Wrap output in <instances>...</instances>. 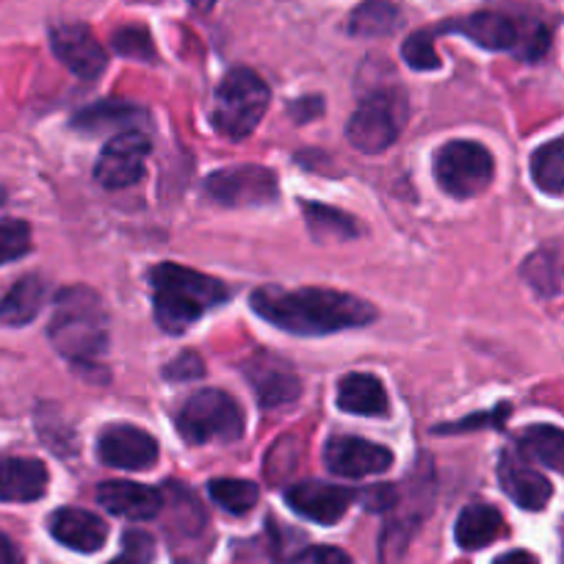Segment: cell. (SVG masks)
I'll use <instances>...</instances> for the list:
<instances>
[{
	"label": "cell",
	"instance_id": "obj_1",
	"mask_svg": "<svg viewBox=\"0 0 564 564\" xmlns=\"http://www.w3.org/2000/svg\"><path fill=\"white\" fill-rule=\"evenodd\" d=\"M249 305L263 322L305 338L366 327L377 318V307L371 302L327 289L282 291L276 285H265L254 291Z\"/></svg>",
	"mask_w": 564,
	"mask_h": 564
},
{
	"label": "cell",
	"instance_id": "obj_2",
	"mask_svg": "<svg viewBox=\"0 0 564 564\" xmlns=\"http://www.w3.org/2000/svg\"><path fill=\"white\" fill-rule=\"evenodd\" d=\"M150 282H153L155 322L172 335L186 333L210 307L230 300L225 282L177 263L155 265L150 271Z\"/></svg>",
	"mask_w": 564,
	"mask_h": 564
},
{
	"label": "cell",
	"instance_id": "obj_3",
	"mask_svg": "<svg viewBox=\"0 0 564 564\" xmlns=\"http://www.w3.org/2000/svg\"><path fill=\"white\" fill-rule=\"evenodd\" d=\"M47 338L64 360L91 366L108 346V316L100 296L86 285H69L56 296Z\"/></svg>",
	"mask_w": 564,
	"mask_h": 564
},
{
	"label": "cell",
	"instance_id": "obj_4",
	"mask_svg": "<svg viewBox=\"0 0 564 564\" xmlns=\"http://www.w3.org/2000/svg\"><path fill=\"white\" fill-rule=\"evenodd\" d=\"M441 31L463 34L465 40L485 47V51L514 53L525 62H536L551 45V31L545 25L536 23V20L509 18L503 12H476L470 18L441 25V29H435V34H441Z\"/></svg>",
	"mask_w": 564,
	"mask_h": 564
},
{
	"label": "cell",
	"instance_id": "obj_5",
	"mask_svg": "<svg viewBox=\"0 0 564 564\" xmlns=\"http://www.w3.org/2000/svg\"><path fill=\"white\" fill-rule=\"evenodd\" d=\"M271 91L258 73L247 67L230 69L216 89L214 124L227 139H247L269 111Z\"/></svg>",
	"mask_w": 564,
	"mask_h": 564
},
{
	"label": "cell",
	"instance_id": "obj_6",
	"mask_svg": "<svg viewBox=\"0 0 564 564\" xmlns=\"http://www.w3.org/2000/svg\"><path fill=\"white\" fill-rule=\"evenodd\" d=\"M177 432L194 446L210 441H238L243 435V412L225 390H199L177 412Z\"/></svg>",
	"mask_w": 564,
	"mask_h": 564
},
{
	"label": "cell",
	"instance_id": "obj_7",
	"mask_svg": "<svg viewBox=\"0 0 564 564\" xmlns=\"http://www.w3.org/2000/svg\"><path fill=\"white\" fill-rule=\"evenodd\" d=\"M406 117V100L399 89H379L346 122V139L366 155H379L395 144Z\"/></svg>",
	"mask_w": 564,
	"mask_h": 564
},
{
	"label": "cell",
	"instance_id": "obj_8",
	"mask_svg": "<svg viewBox=\"0 0 564 564\" xmlns=\"http://www.w3.org/2000/svg\"><path fill=\"white\" fill-rule=\"evenodd\" d=\"M496 175V161L479 141H448L435 155V181L457 199L479 197Z\"/></svg>",
	"mask_w": 564,
	"mask_h": 564
},
{
	"label": "cell",
	"instance_id": "obj_9",
	"mask_svg": "<svg viewBox=\"0 0 564 564\" xmlns=\"http://www.w3.org/2000/svg\"><path fill=\"white\" fill-rule=\"evenodd\" d=\"M205 192L214 203L227 205V208H258L276 199V177L265 166L243 164L227 166V170L214 172L205 181Z\"/></svg>",
	"mask_w": 564,
	"mask_h": 564
},
{
	"label": "cell",
	"instance_id": "obj_10",
	"mask_svg": "<svg viewBox=\"0 0 564 564\" xmlns=\"http://www.w3.org/2000/svg\"><path fill=\"white\" fill-rule=\"evenodd\" d=\"M150 155V139L141 130H122L106 141L100 159L95 166V181L102 188H130L144 177V166H148Z\"/></svg>",
	"mask_w": 564,
	"mask_h": 564
},
{
	"label": "cell",
	"instance_id": "obj_11",
	"mask_svg": "<svg viewBox=\"0 0 564 564\" xmlns=\"http://www.w3.org/2000/svg\"><path fill=\"white\" fill-rule=\"evenodd\" d=\"M243 377L252 384L258 404L265 406V410L294 404L302 393V382L294 368L282 357L271 355V351H254L243 362Z\"/></svg>",
	"mask_w": 564,
	"mask_h": 564
},
{
	"label": "cell",
	"instance_id": "obj_12",
	"mask_svg": "<svg viewBox=\"0 0 564 564\" xmlns=\"http://www.w3.org/2000/svg\"><path fill=\"white\" fill-rule=\"evenodd\" d=\"M97 457L119 470H148L159 459V441L139 426L113 423L97 441Z\"/></svg>",
	"mask_w": 564,
	"mask_h": 564
},
{
	"label": "cell",
	"instance_id": "obj_13",
	"mask_svg": "<svg viewBox=\"0 0 564 564\" xmlns=\"http://www.w3.org/2000/svg\"><path fill=\"white\" fill-rule=\"evenodd\" d=\"M51 47L58 62L73 75L84 80H95L106 73V47L100 45L91 29L80 23H64L51 31Z\"/></svg>",
	"mask_w": 564,
	"mask_h": 564
},
{
	"label": "cell",
	"instance_id": "obj_14",
	"mask_svg": "<svg viewBox=\"0 0 564 564\" xmlns=\"http://www.w3.org/2000/svg\"><path fill=\"white\" fill-rule=\"evenodd\" d=\"M324 463L335 476L344 479H362V476H377L390 470L393 452L379 443L362 441L355 435H338L324 448Z\"/></svg>",
	"mask_w": 564,
	"mask_h": 564
},
{
	"label": "cell",
	"instance_id": "obj_15",
	"mask_svg": "<svg viewBox=\"0 0 564 564\" xmlns=\"http://www.w3.org/2000/svg\"><path fill=\"white\" fill-rule=\"evenodd\" d=\"M285 501L302 518L313 520V523L333 525L349 512L355 492L346 490L340 485H327V481H300V485L289 487Z\"/></svg>",
	"mask_w": 564,
	"mask_h": 564
},
{
	"label": "cell",
	"instance_id": "obj_16",
	"mask_svg": "<svg viewBox=\"0 0 564 564\" xmlns=\"http://www.w3.org/2000/svg\"><path fill=\"white\" fill-rule=\"evenodd\" d=\"M498 485H501V490L520 509H529V512L545 509L553 496L551 481L512 452L501 454V463H498Z\"/></svg>",
	"mask_w": 564,
	"mask_h": 564
},
{
	"label": "cell",
	"instance_id": "obj_17",
	"mask_svg": "<svg viewBox=\"0 0 564 564\" xmlns=\"http://www.w3.org/2000/svg\"><path fill=\"white\" fill-rule=\"evenodd\" d=\"M47 529H51L53 540L78 553L100 551L108 536V525L95 512H86V509L75 507L56 509L51 514V520H47Z\"/></svg>",
	"mask_w": 564,
	"mask_h": 564
},
{
	"label": "cell",
	"instance_id": "obj_18",
	"mask_svg": "<svg viewBox=\"0 0 564 564\" xmlns=\"http://www.w3.org/2000/svg\"><path fill=\"white\" fill-rule=\"evenodd\" d=\"M97 503L117 518L150 520L164 509V496L155 487L135 481H102L97 487Z\"/></svg>",
	"mask_w": 564,
	"mask_h": 564
},
{
	"label": "cell",
	"instance_id": "obj_19",
	"mask_svg": "<svg viewBox=\"0 0 564 564\" xmlns=\"http://www.w3.org/2000/svg\"><path fill=\"white\" fill-rule=\"evenodd\" d=\"M45 463L31 457H9L0 463V501L29 503L40 501L47 492Z\"/></svg>",
	"mask_w": 564,
	"mask_h": 564
},
{
	"label": "cell",
	"instance_id": "obj_20",
	"mask_svg": "<svg viewBox=\"0 0 564 564\" xmlns=\"http://www.w3.org/2000/svg\"><path fill=\"white\" fill-rule=\"evenodd\" d=\"M47 300V282L40 274H29L14 282V289L0 300V324L25 327L40 316Z\"/></svg>",
	"mask_w": 564,
	"mask_h": 564
},
{
	"label": "cell",
	"instance_id": "obj_21",
	"mask_svg": "<svg viewBox=\"0 0 564 564\" xmlns=\"http://www.w3.org/2000/svg\"><path fill=\"white\" fill-rule=\"evenodd\" d=\"M338 406L351 415H384L388 393L373 373H349L338 384Z\"/></svg>",
	"mask_w": 564,
	"mask_h": 564
},
{
	"label": "cell",
	"instance_id": "obj_22",
	"mask_svg": "<svg viewBox=\"0 0 564 564\" xmlns=\"http://www.w3.org/2000/svg\"><path fill=\"white\" fill-rule=\"evenodd\" d=\"M501 531L503 518L496 507H490V503H470V507L459 512L454 536H457V545L465 547V551H479V547L496 542Z\"/></svg>",
	"mask_w": 564,
	"mask_h": 564
},
{
	"label": "cell",
	"instance_id": "obj_23",
	"mask_svg": "<svg viewBox=\"0 0 564 564\" xmlns=\"http://www.w3.org/2000/svg\"><path fill=\"white\" fill-rule=\"evenodd\" d=\"M401 25V12L390 0H366L349 14V34L360 40L390 36Z\"/></svg>",
	"mask_w": 564,
	"mask_h": 564
},
{
	"label": "cell",
	"instance_id": "obj_24",
	"mask_svg": "<svg viewBox=\"0 0 564 564\" xmlns=\"http://www.w3.org/2000/svg\"><path fill=\"white\" fill-rule=\"evenodd\" d=\"M518 446L534 463L564 474V430L547 426V423H536V426L520 432Z\"/></svg>",
	"mask_w": 564,
	"mask_h": 564
},
{
	"label": "cell",
	"instance_id": "obj_25",
	"mask_svg": "<svg viewBox=\"0 0 564 564\" xmlns=\"http://www.w3.org/2000/svg\"><path fill=\"white\" fill-rule=\"evenodd\" d=\"M144 113L135 106L122 100H100L95 106L84 108L73 117V128L84 130V133H100L106 128H128L133 130L135 122H141Z\"/></svg>",
	"mask_w": 564,
	"mask_h": 564
},
{
	"label": "cell",
	"instance_id": "obj_26",
	"mask_svg": "<svg viewBox=\"0 0 564 564\" xmlns=\"http://www.w3.org/2000/svg\"><path fill=\"white\" fill-rule=\"evenodd\" d=\"M523 276L542 296H556L564 291V247L540 249L523 265Z\"/></svg>",
	"mask_w": 564,
	"mask_h": 564
},
{
	"label": "cell",
	"instance_id": "obj_27",
	"mask_svg": "<svg viewBox=\"0 0 564 564\" xmlns=\"http://www.w3.org/2000/svg\"><path fill=\"white\" fill-rule=\"evenodd\" d=\"M531 177L545 194H564V135L547 141L531 155Z\"/></svg>",
	"mask_w": 564,
	"mask_h": 564
},
{
	"label": "cell",
	"instance_id": "obj_28",
	"mask_svg": "<svg viewBox=\"0 0 564 564\" xmlns=\"http://www.w3.org/2000/svg\"><path fill=\"white\" fill-rule=\"evenodd\" d=\"M305 210V219L311 225V232L324 241V238H335V241H349V238H357L360 227L351 216H346L344 210H335L327 208V205H318V203H305L302 205Z\"/></svg>",
	"mask_w": 564,
	"mask_h": 564
},
{
	"label": "cell",
	"instance_id": "obj_29",
	"mask_svg": "<svg viewBox=\"0 0 564 564\" xmlns=\"http://www.w3.org/2000/svg\"><path fill=\"white\" fill-rule=\"evenodd\" d=\"M208 492H210V498H214L216 507L225 509V512H230V514L252 512L254 503H258V498H260V490L254 481L230 479V476L210 481Z\"/></svg>",
	"mask_w": 564,
	"mask_h": 564
},
{
	"label": "cell",
	"instance_id": "obj_30",
	"mask_svg": "<svg viewBox=\"0 0 564 564\" xmlns=\"http://www.w3.org/2000/svg\"><path fill=\"white\" fill-rule=\"evenodd\" d=\"M111 47L124 58H135V62H155V42L150 36L148 29H139V25H128V29H119L111 36Z\"/></svg>",
	"mask_w": 564,
	"mask_h": 564
},
{
	"label": "cell",
	"instance_id": "obj_31",
	"mask_svg": "<svg viewBox=\"0 0 564 564\" xmlns=\"http://www.w3.org/2000/svg\"><path fill=\"white\" fill-rule=\"evenodd\" d=\"M432 36H435V29L415 31V34L404 40V45H401V56H404V62L410 64L412 69L430 73V69L441 67V56H437Z\"/></svg>",
	"mask_w": 564,
	"mask_h": 564
},
{
	"label": "cell",
	"instance_id": "obj_32",
	"mask_svg": "<svg viewBox=\"0 0 564 564\" xmlns=\"http://www.w3.org/2000/svg\"><path fill=\"white\" fill-rule=\"evenodd\" d=\"M31 227L20 219H0V265L31 252Z\"/></svg>",
	"mask_w": 564,
	"mask_h": 564
},
{
	"label": "cell",
	"instance_id": "obj_33",
	"mask_svg": "<svg viewBox=\"0 0 564 564\" xmlns=\"http://www.w3.org/2000/svg\"><path fill=\"white\" fill-rule=\"evenodd\" d=\"M155 558V542L148 531L130 529L122 536V551L111 558L108 564H153Z\"/></svg>",
	"mask_w": 564,
	"mask_h": 564
},
{
	"label": "cell",
	"instance_id": "obj_34",
	"mask_svg": "<svg viewBox=\"0 0 564 564\" xmlns=\"http://www.w3.org/2000/svg\"><path fill=\"white\" fill-rule=\"evenodd\" d=\"M203 360L194 351H186V355H181L175 362L166 366V379H172V382H188L194 377H203Z\"/></svg>",
	"mask_w": 564,
	"mask_h": 564
},
{
	"label": "cell",
	"instance_id": "obj_35",
	"mask_svg": "<svg viewBox=\"0 0 564 564\" xmlns=\"http://www.w3.org/2000/svg\"><path fill=\"white\" fill-rule=\"evenodd\" d=\"M507 412L509 406H498L496 412H476L474 417H468V421H459V423H448V426H441L437 432H468V430H476V426H498V423L507 421Z\"/></svg>",
	"mask_w": 564,
	"mask_h": 564
},
{
	"label": "cell",
	"instance_id": "obj_36",
	"mask_svg": "<svg viewBox=\"0 0 564 564\" xmlns=\"http://www.w3.org/2000/svg\"><path fill=\"white\" fill-rule=\"evenodd\" d=\"M296 564H351V558L335 545H316L307 547V551L296 558Z\"/></svg>",
	"mask_w": 564,
	"mask_h": 564
},
{
	"label": "cell",
	"instance_id": "obj_37",
	"mask_svg": "<svg viewBox=\"0 0 564 564\" xmlns=\"http://www.w3.org/2000/svg\"><path fill=\"white\" fill-rule=\"evenodd\" d=\"M322 111V97H307V100H296L294 106H291V113H294L296 122H311V119H316Z\"/></svg>",
	"mask_w": 564,
	"mask_h": 564
},
{
	"label": "cell",
	"instance_id": "obj_38",
	"mask_svg": "<svg viewBox=\"0 0 564 564\" xmlns=\"http://www.w3.org/2000/svg\"><path fill=\"white\" fill-rule=\"evenodd\" d=\"M0 564H23V553L7 534H0Z\"/></svg>",
	"mask_w": 564,
	"mask_h": 564
},
{
	"label": "cell",
	"instance_id": "obj_39",
	"mask_svg": "<svg viewBox=\"0 0 564 564\" xmlns=\"http://www.w3.org/2000/svg\"><path fill=\"white\" fill-rule=\"evenodd\" d=\"M492 564H540V562H536L534 553L529 551H509L503 553V556H498Z\"/></svg>",
	"mask_w": 564,
	"mask_h": 564
},
{
	"label": "cell",
	"instance_id": "obj_40",
	"mask_svg": "<svg viewBox=\"0 0 564 564\" xmlns=\"http://www.w3.org/2000/svg\"><path fill=\"white\" fill-rule=\"evenodd\" d=\"M194 9H199V12H208V9H214L219 0H188Z\"/></svg>",
	"mask_w": 564,
	"mask_h": 564
},
{
	"label": "cell",
	"instance_id": "obj_41",
	"mask_svg": "<svg viewBox=\"0 0 564 564\" xmlns=\"http://www.w3.org/2000/svg\"><path fill=\"white\" fill-rule=\"evenodd\" d=\"M177 564H197V562H188V558H181V562H177Z\"/></svg>",
	"mask_w": 564,
	"mask_h": 564
},
{
	"label": "cell",
	"instance_id": "obj_42",
	"mask_svg": "<svg viewBox=\"0 0 564 564\" xmlns=\"http://www.w3.org/2000/svg\"><path fill=\"white\" fill-rule=\"evenodd\" d=\"M0 203H3V188H0Z\"/></svg>",
	"mask_w": 564,
	"mask_h": 564
}]
</instances>
